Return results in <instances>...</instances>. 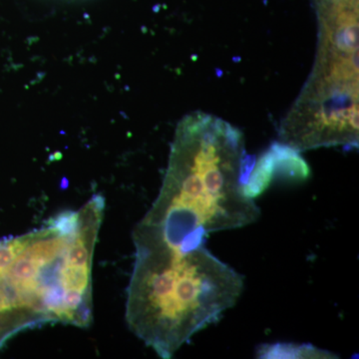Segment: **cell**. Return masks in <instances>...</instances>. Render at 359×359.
Masks as SVG:
<instances>
[{
	"instance_id": "obj_1",
	"label": "cell",
	"mask_w": 359,
	"mask_h": 359,
	"mask_svg": "<svg viewBox=\"0 0 359 359\" xmlns=\"http://www.w3.org/2000/svg\"><path fill=\"white\" fill-rule=\"evenodd\" d=\"M256 163L230 123L196 112L177 129L164 186L143 224L181 250L205 245L217 231L255 223L259 208L245 194Z\"/></svg>"
},
{
	"instance_id": "obj_2",
	"label": "cell",
	"mask_w": 359,
	"mask_h": 359,
	"mask_svg": "<svg viewBox=\"0 0 359 359\" xmlns=\"http://www.w3.org/2000/svg\"><path fill=\"white\" fill-rule=\"evenodd\" d=\"M137 245L132 325L161 356L171 358L237 304L244 278L205 245L179 249L148 224L139 229Z\"/></svg>"
},
{
	"instance_id": "obj_3",
	"label": "cell",
	"mask_w": 359,
	"mask_h": 359,
	"mask_svg": "<svg viewBox=\"0 0 359 359\" xmlns=\"http://www.w3.org/2000/svg\"><path fill=\"white\" fill-rule=\"evenodd\" d=\"M259 358H337L327 351L309 344H264L257 349Z\"/></svg>"
},
{
	"instance_id": "obj_4",
	"label": "cell",
	"mask_w": 359,
	"mask_h": 359,
	"mask_svg": "<svg viewBox=\"0 0 359 359\" xmlns=\"http://www.w3.org/2000/svg\"><path fill=\"white\" fill-rule=\"evenodd\" d=\"M70 243L66 237L46 238L34 244H28L22 254L42 268L65 254L70 247Z\"/></svg>"
},
{
	"instance_id": "obj_5",
	"label": "cell",
	"mask_w": 359,
	"mask_h": 359,
	"mask_svg": "<svg viewBox=\"0 0 359 359\" xmlns=\"http://www.w3.org/2000/svg\"><path fill=\"white\" fill-rule=\"evenodd\" d=\"M59 283L63 290L84 292L89 285V266L83 268L66 264L59 271Z\"/></svg>"
},
{
	"instance_id": "obj_6",
	"label": "cell",
	"mask_w": 359,
	"mask_h": 359,
	"mask_svg": "<svg viewBox=\"0 0 359 359\" xmlns=\"http://www.w3.org/2000/svg\"><path fill=\"white\" fill-rule=\"evenodd\" d=\"M65 263L70 266L83 268L89 266V250L82 238H75L73 245L66 252Z\"/></svg>"
},
{
	"instance_id": "obj_7",
	"label": "cell",
	"mask_w": 359,
	"mask_h": 359,
	"mask_svg": "<svg viewBox=\"0 0 359 359\" xmlns=\"http://www.w3.org/2000/svg\"><path fill=\"white\" fill-rule=\"evenodd\" d=\"M78 217L74 212H65L59 215L57 219L52 222L51 230L62 237L74 236L77 228Z\"/></svg>"
},
{
	"instance_id": "obj_8",
	"label": "cell",
	"mask_w": 359,
	"mask_h": 359,
	"mask_svg": "<svg viewBox=\"0 0 359 359\" xmlns=\"http://www.w3.org/2000/svg\"><path fill=\"white\" fill-rule=\"evenodd\" d=\"M82 294L83 292H78V290H65L62 294L63 304L70 311L79 308L80 304L83 301V295Z\"/></svg>"
}]
</instances>
